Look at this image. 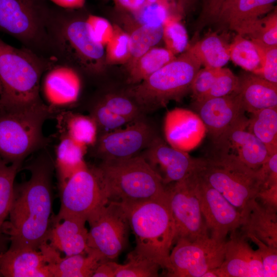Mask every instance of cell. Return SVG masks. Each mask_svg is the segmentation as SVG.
<instances>
[{
	"label": "cell",
	"instance_id": "cell-46",
	"mask_svg": "<svg viewBox=\"0 0 277 277\" xmlns=\"http://www.w3.org/2000/svg\"><path fill=\"white\" fill-rule=\"evenodd\" d=\"M220 68L200 69L191 84L190 91L194 102L202 100L211 89Z\"/></svg>",
	"mask_w": 277,
	"mask_h": 277
},
{
	"label": "cell",
	"instance_id": "cell-28",
	"mask_svg": "<svg viewBox=\"0 0 277 277\" xmlns=\"http://www.w3.org/2000/svg\"><path fill=\"white\" fill-rule=\"evenodd\" d=\"M56 118L60 134L86 147L94 145L97 139L98 128L91 115L64 111L59 113Z\"/></svg>",
	"mask_w": 277,
	"mask_h": 277
},
{
	"label": "cell",
	"instance_id": "cell-25",
	"mask_svg": "<svg viewBox=\"0 0 277 277\" xmlns=\"http://www.w3.org/2000/svg\"><path fill=\"white\" fill-rule=\"evenodd\" d=\"M239 77L237 93L245 112L253 113L277 107V84L253 73H244Z\"/></svg>",
	"mask_w": 277,
	"mask_h": 277
},
{
	"label": "cell",
	"instance_id": "cell-4",
	"mask_svg": "<svg viewBox=\"0 0 277 277\" xmlns=\"http://www.w3.org/2000/svg\"><path fill=\"white\" fill-rule=\"evenodd\" d=\"M135 239L134 251L157 263L167 272L175 242V226L168 198L133 203L117 202Z\"/></svg>",
	"mask_w": 277,
	"mask_h": 277
},
{
	"label": "cell",
	"instance_id": "cell-14",
	"mask_svg": "<svg viewBox=\"0 0 277 277\" xmlns=\"http://www.w3.org/2000/svg\"><path fill=\"white\" fill-rule=\"evenodd\" d=\"M248 118L244 115L213 140L209 157L241 163L257 170L267 160V148L247 129Z\"/></svg>",
	"mask_w": 277,
	"mask_h": 277
},
{
	"label": "cell",
	"instance_id": "cell-26",
	"mask_svg": "<svg viewBox=\"0 0 277 277\" xmlns=\"http://www.w3.org/2000/svg\"><path fill=\"white\" fill-rule=\"evenodd\" d=\"M60 138L54 165L61 188L73 175L88 166L84 160L87 147L66 135H61Z\"/></svg>",
	"mask_w": 277,
	"mask_h": 277
},
{
	"label": "cell",
	"instance_id": "cell-3",
	"mask_svg": "<svg viewBox=\"0 0 277 277\" xmlns=\"http://www.w3.org/2000/svg\"><path fill=\"white\" fill-rule=\"evenodd\" d=\"M54 62L24 47L9 45L0 38V110L45 103L41 94V80Z\"/></svg>",
	"mask_w": 277,
	"mask_h": 277
},
{
	"label": "cell",
	"instance_id": "cell-36",
	"mask_svg": "<svg viewBox=\"0 0 277 277\" xmlns=\"http://www.w3.org/2000/svg\"><path fill=\"white\" fill-rule=\"evenodd\" d=\"M236 32L242 36L247 35L251 39L260 41L265 44L277 45V11L275 9L265 17L248 22Z\"/></svg>",
	"mask_w": 277,
	"mask_h": 277
},
{
	"label": "cell",
	"instance_id": "cell-53",
	"mask_svg": "<svg viewBox=\"0 0 277 277\" xmlns=\"http://www.w3.org/2000/svg\"><path fill=\"white\" fill-rule=\"evenodd\" d=\"M55 6L65 9H77L82 8L86 0H49Z\"/></svg>",
	"mask_w": 277,
	"mask_h": 277
},
{
	"label": "cell",
	"instance_id": "cell-18",
	"mask_svg": "<svg viewBox=\"0 0 277 277\" xmlns=\"http://www.w3.org/2000/svg\"><path fill=\"white\" fill-rule=\"evenodd\" d=\"M82 86L79 70L67 64L54 62L44 72L41 94L53 111L76 102Z\"/></svg>",
	"mask_w": 277,
	"mask_h": 277
},
{
	"label": "cell",
	"instance_id": "cell-48",
	"mask_svg": "<svg viewBox=\"0 0 277 277\" xmlns=\"http://www.w3.org/2000/svg\"><path fill=\"white\" fill-rule=\"evenodd\" d=\"M86 21L94 38L104 46L110 41L113 33V26L106 18L89 14Z\"/></svg>",
	"mask_w": 277,
	"mask_h": 277
},
{
	"label": "cell",
	"instance_id": "cell-45",
	"mask_svg": "<svg viewBox=\"0 0 277 277\" xmlns=\"http://www.w3.org/2000/svg\"><path fill=\"white\" fill-rule=\"evenodd\" d=\"M90 115L95 121L98 129H103L108 131L121 128L131 122L114 113L99 101L92 107Z\"/></svg>",
	"mask_w": 277,
	"mask_h": 277
},
{
	"label": "cell",
	"instance_id": "cell-44",
	"mask_svg": "<svg viewBox=\"0 0 277 277\" xmlns=\"http://www.w3.org/2000/svg\"><path fill=\"white\" fill-rule=\"evenodd\" d=\"M169 5L161 3L147 2L138 11L133 13L139 25H163L169 15Z\"/></svg>",
	"mask_w": 277,
	"mask_h": 277
},
{
	"label": "cell",
	"instance_id": "cell-13",
	"mask_svg": "<svg viewBox=\"0 0 277 277\" xmlns=\"http://www.w3.org/2000/svg\"><path fill=\"white\" fill-rule=\"evenodd\" d=\"M195 171L167 188L174 223L175 242L179 239L193 241L209 236L201 211Z\"/></svg>",
	"mask_w": 277,
	"mask_h": 277
},
{
	"label": "cell",
	"instance_id": "cell-40",
	"mask_svg": "<svg viewBox=\"0 0 277 277\" xmlns=\"http://www.w3.org/2000/svg\"><path fill=\"white\" fill-rule=\"evenodd\" d=\"M98 101L114 113L130 122L142 118L144 113L136 103L127 94H108Z\"/></svg>",
	"mask_w": 277,
	"mask_h": 277
},
{
	"label": "cell",
	"instance_id": "cell-19",
	"mask_svg": "<svg viewBox=\"0 0 277 277\" xmlns=\"http://www.w3.org/2000/svg\"><path fill=\"white\" fill-rule=\"evenodd\" d=\"M166 142L177 150L186 152L197 147L207 132L198 114L190 110L175 108L167 112L164 122Z\"/></svg>",
	"mask_w": 277,
	"mask_h": 277
},
{
	"label": "cell",
	"instance_id": "cell-9",
	"mask_svg": "<svg viewBox=\"0 0 277 277\" xmlns=\"http://www.w3.org/2000/svg\"><path fill=\"white\" fill-rule=\"evenodd\" d=\"M199 171L240 212L255 198L262 186L257 170L232 160L205 159Z\"/></svg>",
	"mask_w": 277,
	"mask_h": 277
},
{
	"label": "cell",
	"instance_id": "cell-2",
	"mask_svg": "<svg viewBox=\"0 0 277 277\" xmlns=\"http://www.w3.org/2000/svg\"><path fill=\"white\" fill-rule=\"evenodd\" d=\"M87 17V16H86ZM86 17L54 5L47 33L53 60L92 74L103 69L104 46L93 37Z\"/></svg>",
	"mask_w": 277,
	"mask_h": 277
},
{
	"label": "cell",
	"instance_id": "cell-35",
	"mask_svg": "<svg viewBox=\"0 0 277 277\" xmlns=\"http://www.w3.org/2000/svg\"><path fill=\"white\" fill-rule=\"evenodd\" d=\"M230 58L236 65L256 74L260 70L259 53L252 41L237 34L229 45Z\"/></svg>",
	"mask_w": 277,
	"mask_h": 277
},
{
	"label": "cell",
	"instance_id": "cell-23",
	"mask_svg": "<svg viewBox=\"0 0 277 277\" xmlns=\"http://www.w3.org/2000/svg\"><path fill=\"white\" fill-rule=\"evenodd\" d=\"M47 236V242L65 256L88 252V231L86 221L75 217H66L53 221Z\"/></svg>",
	"mask_w": 277,
	"mask_h": 277
},
{
	"label": "cell",
	"instance_id": "cell-51",
	"mask_svg": "<svg viewBox=\"0 0 277 277\" xmlns=\"http://www.w3.org/2000/svg\"><path fill=\"white\" fill-rule=\"evenodd\" d=\"M115 262L108 260L101 263L95 269L92 277H114Z\"/></svg>",
	"mask_w": 277,
	"mask_h": 277
},
{
	"label": "cell",
	"instance_id": "cell-34",
	"mask_svg": "<svg viewBox=\"0 0 277 277\" xmlns=\"http://www.w3.org/2000/svg\"><path fill=\"white\" fill-rule=\"evenodd\" d=\"M163 25H139L129 35L130 58L127 68L142 55L154 47L163 37Z\"/></svg>",
	"mask_w": 277,
	"mask_h": 277
},
{
	"label": "cell",
	"instance_id": "cell-8",
	"mask_svg": "<svg viewBox=\"0 0 277 277\" xmlns=\"http://www.w3.org/2000/svg\"><path fill=\"white\" fill-rule=\"evenodd\" d=\"M53 7L49 0H0V32L13 36L22 47L53 60L47 25Z\"/></svg>",
	"mask_w": 277,
	"mask_h": 277
},
{
	"label": "cell",
	"instance_id": "cell-32",
	"mask_svg": "<svg viewBox=\"0 0 277 277\" xmlns=\"http://www.w3.org/2000/svg\"><path fill=\"white\" fill-rule=\"evenodd\" d=\"M247 129L267 148L269 154L277 151V107L251 113Z\"/></svg>",
	"mask_w": 277,
	"mask_h": 277
},
{
	"label": "cell",
	"instance_id": "cell-30",
	"mask_svg": "<svg viewBox=\"0 0 277 277\" xmlns=\"http://www.w3.org/2000/svg\"><path fill=\"white\" fill-rule=\"evenodd\" d=\"M205 68H222L230 60L229 45L213 32L188 49Z\"/></svg>",
	"mask_w": 277,
	"mask_h": 277
},
{
	"label": "cell",
	"instance_id": "cell-5",
	"mask_svg": "<svg viewBox=\"0 0 277 277\" xmlns=\"http://www.w3.org/2000/svg\"><path fill=\"white\" fill-rule=\"evenodd\" d=\"M97 167L108 202L133 203L168 198L162 179L142 155L104 160Z\"/></svg>",
	"mask_w": 277,
	"mask_h": 277
},
{
	"label": "cell",
	"instance_id": "cell-29",
	"mask_svg": "<svg viewBox=\"0 0 277 277\" xmlns=\"http://www.w3.org/2000/svg\"><path fill=\"white\" fill-rule=\"evenodd\" d=\"M276 0H238L225 11L215 23L236 31L249 22L269 12Z\"/></svg>",
	"mask_w": 277,
	"mask_h": 277
},
{
	"label": "cell",
	"instance_id": "cell-55",
	"mask_svg": "<svg viewBox=\"0 0 277 277\" xmlns=\"http://www.w3.org/2000/svg\"><path fill=\"white\" fill-rule=\"evenodd\" d=\"M0 276H2L1 275V274H0Z\"/></svg>",
	"mask_w": 277,
	"mask_h": 277
},
{
	"label": "cell",
	"instance_id": "cell-20",
	"mask_svg": "<svg viewBox=\"0 0 277 277\" xmlns=\"http://www.w3.org/2000/svg\"><path fill=\"white\" fill-rule=\"evenodd\" d=\"M48 243L39 249L14 248L0 252V274L4 277H52Z\"/></svg>",
	"mask_w": 277,
	"mask_h": 277
},
{
	"label": "cell",
	"instance_id": "cell-54",
	"mask_svg": "<svg viewBox=\"0 0 277 277\" xmlns=\"http://www.w3.org/2000/svg\"><path fill=\"white\" fill-rule=\"evenodd\" d=\"M197 0H176L179 9L183 13L191 11L194 7Z\"/></svg>",
	"mask_w": 277,
	"mask_h": 277
},
{
	"label": "cell",
	"instance_id": "cell-12",
	"mask_svg": "<svg viewBox=\"0 0 277 277\" xmlns=\"http://www.w3.org/2000/svg\"><path fill=\"white\" fill-rule=\"evenodd\" d=\"M170 254L171 277H202L209 270L219 268L225 255L226 241L210 236L191 241L179 239Z\"/></svg>",
	"mask_w": 277,
	"mask_h": 277
},
{
	"label": "cell",
	"instance_id": "cell-43",
	"mask_svg": "<svg viewBox=\"0 0 277 277\" xmlns=\"http://www.w3.org/2000/svg\"><path fill=\"white\" fill-rule=\"evenodd\" d=\"M239 83V76L228 68H221L211 89L202 100L236 93Z\"/></svg>",
	"mask_w": 277,
	"mask_h": 277
},
{
	"label": "cell",
	"instance_id": "cell-42",
	"mask_svg": "<svg viewBox=\"0 0 277 277\" xmlns=\"http://www.w3.org/2000/svg\"><path fill=\"white\" fill-rule=\"evenodd\" d=\"M238 0H204L196 22L195 33L207 26L216 23L219 17Z\"/></svg>",
	"mask_w": 277,
	"mask_h": 277
},
{
	"label": "cell",
	"instance_id": "cell-6",
	"mask_svg": "<svg viewBox=\"0 0 277 277\" xmlns=\"http://www.w3.org/2000/svg\"><path fill=\"white\" fill-rule=\"evenodd\" d=\"M202 65L188 49L138 84L127 94L143 113L165 106L170 101H180L191 90L192 81Z\"/></svg>",
	"mask_w": 277,
	"mask_h": 277
},
{
	"label": "cell",
	"instance_id": "cell-27",
	"mask_svg": "<svg viewBox=\"0 0 277 277\" xmlns=\"http://www.w3.org/2000/svg\"><path fill=\"white\" fill-rule=\"evenodd\" d=\"M108 261L98 251L89 248L88 252L62 258L59 255L48 264L52 277H91L97 266Z\"/></svg>",
	"mask_w": 277,
	"mask_h": 277
},
{
	"label": "cell",
	"instance_id": "cell-15",
	"mask_svg": "<svg viewBox=\"0 0 277 277\" xmlns=\"http://www.w3.org/2000/svg\"><path fill=\"white\" fill-rule=\"evenodd\" d=\"M195 171L196 184L202 213L209 236L225 241L229 233L236 231L241 224V212Z\"/></svg>",
	"mask_w": 277,
	"mask_h": 277
},
{
	"label": "cell",
	"instance_id": "cell-7",
	"mask_svg": "<svg viewBox=\"0 0 277 277\" xmlns=\"http://www.w3.org/2000/svg\"><path fill=\"white\" fill-rule=\"evenodd\" d=\"M53 110L46 103L14 110H0V156L22 164L28 156L48 143L43 125Z\"/></svg>",
	"mask_w": 277,
	"mask_h": 277
},
{
	"label": "cell",
	"instance_id": "cell-22",
	"mask_svg": "<svg viewBox=\"0 0 277 277\" xmlns=\"http://www.w3.org/2000/svg\"><path fill=\"white\" fill-rule=\"evenodd\" d=\"M193 106L213 140L245 115L237 92L194 102Z\"/></svg>",
	"mask_w": 277,
	"mask_h": 277
},
{
	"label": "cell",
	"instance_id": "cell-17",
	"mask_svg": "<svg viewBox=\"0 0 277 277\" xmlns=\"http://www.w3.org/2000/svg\"><path fill=\"white\" fill-rule=\"evenodd\" d=\"M142 156L165 185L185 178L196 170L203 161V159H194L187 152L173 148L157 135Z\"/></svg>",
	"mask_w": 277,
	"mask_h": 277
},
{
	"label": "cell",
	"instance_id": "cell-49",
	"mask_svg": "<svg viewBox=\"0 0 277 277\" xmlns=\"http://www.w3.org/2000/svg\"><path fill=\"white\" fill-rule=\"evenodd\" d=\"M257 172L262 182L261 189L277 185V151L269 155Z\"/></svg>",
	"mask_w": 277,
	"mask_h": 277
},
{
	"label": "cell",
	"instance_id": "cell-10",
	"mask_svg": "<svg viewBox=\"0 0 277 277\" xmlns=\"http://www.w3.org/2000/svg\"><path fill=\"white\" fill-rule=\"evenodd\" d=\"M60 190L61 206L54 221L75 217L87 222L93 212L108 202L97 167L88 166L75 173Z\"/></svg>",
	"mask_w": 277,
	"mask_h": 277
},
{
	"label": "cell",
	"instance_id": "cell-21",
	"mask_svg": "<svg viewBox=\"0 0 277 277\" xmlns=\"http://www.w3.org/2000/svg\"><path fill=\"white\" fill-rule=\"evenodd\" d=\"M218 277H263L262 259L242 235L231 233L226 241L224 261L216 268Z\"/></svg>",
	"mask_w": 277,
	"mask_h": 277
},
{
	"label": "cell",
	"instance_id": "cell-11",
	"mask_svg": "<svg viewBox=\"0 0 277 277\" xmlns=\"http://www.w3.org/2000/svg\"><path fill=\"white\" fill-rule=\"evenodd\" d=\"M90 226L88 246L107 260L114 261L125 248L130 226L121 206L109 201L87 219Z\"/></svg>",
	"mask_w": 277,
	"mask_h": 277
},
{
	"label": "cell",
	"instance_id": "cell-16",
	"mask_svg": "<svg viewBox=\"0 0 277 277\" xmlns=\"http://www.w3.org/2000/svg\"><path fill=\"white\" fill-rule=\"evenodd\" d=\"M156 135L152 127L141 118L125 128L100 135L94 144L95 153L103 161L129 158L146 149Z\"/></svg>",
	"mask_w": 277,
	"mask_h": 277
},
{
	"label": "cell",
	"instance_id": "cell-39",
	"mask_svg": "<svg viewBox=\"0 0 277 277\" xmlns=\"http://www.w3.org/2000/svg\"><path fill=\"white\" fill-rule=\"evenodd\" d=\"M162 39L166 48L174 55L184 51L188 45V36L185 27L179 19L169 16L163 25Z\"/></svg>",
	"mask_w": 277,
	"mask_h": 277
},
{
	"label": "cell",
	"instance_id": "cell-47",
	"mask_svg": "<svg viewBox=\"0 0 277 277\" xmlns=\"http://www.w3.org/2000/svg\"><path fill=\"white\" fill-rule=\"evenodd\" d=\"M246 238L258 247V251L262 262L263 277L277 276V248L268 245L253 235H249Z\"/></svg>",
	"mask_w": 277,
	"mask_h": 277
},
{
	"label": "cell",
	"instance_id": "cell-52",
	"mask_svg": "<svg viewBox=\"0 0 277 277\" xmlns=\"http://www.w3.org/2000/svg\"><path fill=\"white\" fill-rule=\"evenodd\" d=\"M116 5L125 10L134 13L141 9L147 0H113Z\"/></svg>",
	"mask_w": 277,
	"mask_h": 277
},
{
	"label": "cell",
	"instance_id": "cell-37",
	"mask_svg": "<svg viewBox=\"0 0 277 277\" xmlns=\"http://www.w3.org/2000/svg\"><path fill=\"white\" fill-rule=\"evenodd\" d=\"M161 268L156 262L133 250L125 263L115 262L114 277H156Z\"/></svg>",
	"mask_w": 277,
	"mask_h": 277
},
{
	"label": "cell",
	"instance_id": "cell-24",
	"mask_svg": "<svg viewBox=\"0 0 277 277\" xmlns=\"http://www.w3.org/2000/svg\"><path fill=\"white\" fill-rule=\"evenodd\" d=\"M242 235H253L268 245L277 248L276 212L267 209L255 198L249 201L240 212Z\"/></svg>",
	"mask_w": 277,
	"mask_h": 277
},
{
	"label": "cell",
	"instance_id": "cell-33",
	"mask_svg": "<svg viewBox=\"0 0 277 277\" xmlns=\"http://www.w3.org/2000/svg\"><path fill=\"white\" fill-rule=\"evenodd\" d=\"M21 166L8 163L0 156V252L4 251L3 228L11 208L15 178Z\"/></svg>",
	"mask_w": 277,
	"mask_h": 277
},
{
	"label": "cell",
	"instance_id": "cell-41",
	"mask_svg": "<svg viewBox=\"0 0 277 277\" xmlns=\"http://www.w3.org/2000/svg\"><path fill=\"white\" fill-rule=\"evenodd\" d=\"M260 55L261 67L256 75L277 84V45H270L251 39Z\"/></svg>",
	"mask_w": 277,
	"mask_h": 277
},
{
	"label": "cell",
	"instance_id": "cell-38",
	"mask_svg": "<svg viewBox=\"0 0 277 277\" xmlns=\"http://www.w3.org/2000/svg\"><path fill=\"white\" fill-rule=\"evenodd\" d=\"M106 46L105 60L106 64L128 63L130 55L129 35L119 26H113L112 37Z\"/></svg>",
	"mask_w": 277,
	"mask_h": 277
},
{
	"label": "cell",
	"instance_id": "cell-1",
	"mask_svg": "<svg viewBox=\"0 0 277 277\" xmlns=\"http://www.w3.org/2000/svg\"><path fill=\"white\" fill-rule=\"evenodd\" d=\"M28 168L29 180L14 186L9 221L3 230L9 236L10 247L39 249L47 242L51 221L54 165L44 148Z\"/></svg>",
	"mask_w": 277,
	"mask_h": 277
},
{
	"label": "cell",
	"instance_id": "cell-31",
	"mask_svg": "<svg viewBox=\"0 0 277 277\" xmlns=\"http://www.w3.org/2000/svg\"><path fill=\"white\" fill-rule=\"evenodd\" d=\"M175 55L167 48H152L127 68L128 81L134 84L141 82L173 61Z\"/></svg>",
	"mask_w": 277,
	"mask_h": 277
},
{
	"label": "cell",
	"instance_id": "cell-50",
	"mask_svg": "<svg viewBox=\"0 0 277 277\" xmlns=\"http://www.w3.org/2000/svg\"><path fill=\"white\" fill-rule=\"evenodd\" d=\"M255 199L267 209L276 212L277 185L260 189Z\"/></svg>",
	"mask_w": 277,
	"mask_h": 277
}]
</instances>
